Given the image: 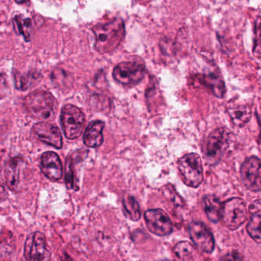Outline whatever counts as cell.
Wrapping results in <instances>:
<instances>
[{
  "label": "cell",
  "mask_w": 261,
  "mask_h": 261,
  "mask_svg": "<svg viewBox=\"0 0 261 261\" xmlns=\"http://www.w3.org/2000/svg\"><path fill=\"white\" fill-rule=\"evenodd\" d=\"M159 261H171V260H159Z\"/></svg>",
  "instance_id": "f546056e"
},
{
  "label": "cell",
  "mask_w": 261,
  "mask_h": 261,
  "mask_svg": "<svg viewBox=\"0 0 261 261\" xmlns=\"http://www.w3.org/2000/svg\"><path fill=\"white\" fill-rule=\"evenodd\" d=\"M228 113L235 126L243 127L251 119L252 111L248 105L231 103L228 107Z\"/></svg>",
  "instance_id": "2e32d148"
},
{
  "label": "cell",
  "mask_w": 261,
  "mask_h": 261,
  "mask_svg": "<svg viewBox=\"0 0 261 261\" xmlns=\"http://www.w3.org/2000/svg\"><path fill=\"white\" fill-rule=\"evenodd\" d=\"M221 219L224 225L230 230L240 228L248 219V208L245 201L234 197L224 202Z\"/></svg>",
  "instance_id": "5b68a950"
},
{
  "label": "cell",
  "mask_w": 261,
  "mask_h": 261,
  "mask_svg": "<svg viewBox=\"0 0 261 261\" xmlns=\"http://www.w3.org/2000/svg\"><path fill=\"white\" fill-rule=\"evenodd\" d=\"M260 221L261 214L259 210L253 214L247 226L248 234L257 244L260 243Z\"/></svg>",
  "instance_id": "44dd1931"
},
{
  "label": "cell",
  "mask_w": 261,
  "mask_h": 261,
  "mask_svg": "<svg viewBox=\"0 0 261 261\" xmlns=\"http://www.w3.org/2000/svg\"><path fill=\"white\" fill-rule=\"evenodd\" d=\"M38 77H40V75L38 73H29V74L18 76L15 82L17 89L21 90H27L30 86H32L33 83L38 82Z\"/></svg>",
  "instance_id": "603a6c76"
},
{
  "label": "cell",
  "mask_w": 261,
  "mask_h": 261,
  "mask_svg": "<svg viewBox=\"0 0 261 261\" xmlns=\"http://www.w3.org/2000/svg\"><path fill=\"white\" fill-rule=\"evenodd\" d=\"M146 74V68L143 64L136 62H122L113 69V77L123 85L132 87L143 81Z\"/></svg>",
  "instance_id": "52a82bcc"
},
{
  "label": "cell",
  "mask_w": 261,
  "mask_h": 261,
  "mask_svg": "<svg viewBox=\"0 0 261 261\" xmlns=\"http://www.w3.org/2000/svg\"><path fill=\"white\" fill-rule=\"evenodd\" d=\"M104 123L102 121L95 120L90 122L84 132L83 138L84 144L91 148L100 147L104 142Z\"/></svg>",
  "instance_id": "9a60e30c"
},
{
  "label": "cell",
  "mask_w": 261,
  "mask_h": 261,
  "mask_svg": "<svg viewBox=\"0 0 261 261\" xmlns=\"http://www.w3.org/2000/svg\"><path fill=\"white\" fill-rule=\"evenodd\" d=\"M9 91V86H8L7 81L5 76L2 73H0V99L6 97Z\"/></svg>",
  "instance_id": "d4e9b609"
},
{
  "label": "cell",
  "mask_w": 261,
  "mask_h": 261,
  "mask_svg": "<svg viewBox=\"0 0 261 261\" xmlns=\"http://www.w3.org/2000/svg\"><path fill=\"white\" fill-rule=\"evenodd\" d=\"M61 261H75L67 253H63L62 256L61 257Z\"/></svg>",
  "instance_id": "4316f807"
},
{
  "label": "cell",
  "mask_w": 261,
  "mask_h": 261,
  "mask_svg": "<svg viewBox=\"0 0 261 261\" xmlns=\"http://www.w3.org/2000/svg\"><path fill=\"white\" fill-rule=\"evenodd\" d=\"M235 136L229 129L220 128L210 134L207 142V156L214 161L223 158L234 149Z\"/></svg>",
  "instance_id": "3957f363"
},
{
  "label": "cell",
  "mask_w": 261,
  "mask_h": 261,
  "mask_svg": "<svg viewBox=\"0 0 261 261\" xmlns=\"http://www.w3.org/2000/svg\"><path fill=\"white\" fill-rule=\"evenodd\" d=\"M34 134L39 141L57 149L62 147V136L57 125L48 122H40L34 125Z\"/></svg>",
  "instance_id": "7c38bea8"
},
{
  "label": "cell",
  "mask_w": 261,
  "mask_h": 261,
  "mask_svg": "<svg viewBox=\"0 0 261 261\" xmlns=\"http://www.w3.org/2000/svg\"><path fill=\"white\" fill-rule=\"evenodd\" d=\"M123 206L126 216L130 220H139L141 217V210L139 202L133 196H127L123 199Z\"/></svg>",
  "instance_id": "ffe728a7"
},
{
  "label": "cell",
  "mask_w": 261,
  "mask_h": 261,
  "mask_svg": "<svg viewBox=\"0 0 261 261\" xmlns=\"http://www.w3.org/2000/svg\"><path fill=\"white\" fill-rule=\"evenodd\" d=\"M24 106L31 116L38 120H53L58 112V102L52 93L35 90L24 99Z\"/></svg>",
  "instance_id": "7a4b0ae2"
},
{
  "label": "cell",
  "mask_w": 261,
  "mask_h": 261,
  "mask_svg": "<svg viewBox=\"0 0 261 261\" xmlns=\"http://www.w3.org/2000/svg\"><path fill=\"white\" fill-rule=\"evenodd\" d=\"M178 169L182 180L188 187L197 188L204 179L203 166L198 153L185 155L178 161Z\"/></svg>",
  "instance_id": "277c9868"
},
{
  "label": "cell",
  "mask_w": 261,
  "mask_h": 261,
  "mask_svg": "<svg viewBox=\"0 0 261 261\" xmlns=\"http://www.w3.org/2000/svg\"><path fill=\"white\" fill-rule=\"evenodd\" d=\"M241 177L247 189L253 192L260 191V161L257 156L245 160L241 167Z\"/></svg>",
  "instance_id": "8fae6325"
},
{
  "label": "cell",
  "mask_w": 261,
  "mask_h": 261,
  "mask_svg": "<svg viewBox=\"0 0 261 261\" xmlns=\"http://www.w3.org/2000/svg\"><path fill=\"white\" fill-rule=\"evenodd\" d=\"M41 170L44 176L52 181H58L62 177L63 168L59 156L55 152L43 153L41 160Z\"/></svg>",
  "instance_id": "5bb4252c"
},
{
  "label": "cell",
  "mask_w": 261,
  "mask_h": 261,
  "mask_svg": "<svg viewBox=\"0 0 261 261\" xmlns=\"http://www.w3.org/2000/svg\"><path fill=\"white\" fill-rule=\"evenodd\" d=\"M61 122L66 138L76 139L82 134L85 116L79 108L68 104L61 110Z\"/></svg>",
  "instance_id": "8992f818"
},
{
  "label": "cell",
  "mask_w": 261,
  "mask_h": 261,
  "mask_svg": "<svg viewBox=\"0 0 261 261\" xmlns=\"http://www.w3.org/2000/svg\"><path fill=\"white\" fill-rule=\"evenodd\" d=\"M220 261H243V257L238 251H232L224 256Z\"/></svg>",
  "instance_id": "484cf974"
},
{
  "label": "cell",
  "mask_w": 261,
  "mask_h": 261,
  "mask_svg": "<svg viewBox=\"0 0 261 261\" xmlns=\"http://www.w3.org/2000/svg\"><path fill=\"white\" fill-rule=\"evenodd\" d=\"M73 167V160L69 156L66 160L65 168V182L68 189H75V170Z\"/></svg>",
  "instance_id": "cb8c5ba5"
},
{
  "label": "cell",
  "mask_w": 261,
  "mask_h": 261,
  "mask_svg": "<svg viewBox=\"0 0 261 261\" xmlns=\"http://www.w3.org/2000/svg\"><path fill=\"white\" fill-rule=\"evenodd\" d=\"M50 249L45 236L40 231H35L25 242V257L27 261H50Z\"/></svg>",
  "instance_id": "ba28073f"
},
{
  "label": "cell",
  "mask_w": 261,
  "mask_h": 261,
  "mask_svg": "<svg viewBox=\"0 0 261 261\" xmlns=\"http://www.w3.org/2000/svg\"><path fill=\"white\" fill-rule=\"evenodd\" d=\"M144 219L148 229L156 236L164 237L173 232V225L170 216L160 208L147 210Z\"/></svg>",
  "instance_id": "9c48e42d"
},
{
  "label": "cell",
  "mask_w": 261,
  "mask_h": 261,
  "mask_svg": "<svg viewBox=\"0 0 261 261\" xmlns=\"http://www.w3.org/2000/svg\"><path fill=\"white\" fill-rule=\"evenodd\" d=\"M25 168L26 161L20 156H15L8 161L5 168V176L8 187L12 191L18 192L21 190V176Z\"/></svg>",
  "instance_id": "4fadbf2b"
},
{
  "label": "cell",
  "mask_w": 261,
  "mask_h": 261,
  "mask_svg": "<svg viewBox=\"0 0 261 261\" xmlns=\"http://www.w3.org/2000/svg\"><path fill=\"white\" fill-rule=\"evenodd\" d=\"M12 26L17 35H21L25 41H30L31 32H32V19L21 15H16L12 20Z\"/></svg>",
  "instance_id": "d6986e66"
},
{
  "label": "cell",
  "mask_w": 261,
  "mask_h": 261,
  "mask_svg": "<svg viewBox=\"0 0 261 261\" xmlns=\"http://www.w3.org/2000/svg\"><path fill=\"white\" fill-rule=\"evenodd\" d=\"M202 83L216 97L222 98L225 96V84L220 75L217 73H209L204 75Z\"/></svg>",
  "instance_id": "ac0fdd59"
},
{
  "label": "cell",
  "mask_w": 261,
  "mask_h": 261,
  "mask_svg": "<svg viewBox=\"0 0 261 261\" xmlns=\"http://www.w3.org/2000/svg\"><path fill=\"white\" fill-rule=\"evenodd\" d=\"M176 256L182 261L193 260L195 255V248L191 244L187 242H179L175 247Z\"/></svg>",
  "instance_id": "7402d4cb"
},
{
  "label": "cell",
  "mask_w": 261,
  "mask_h": 261,
  "mask_svg": "<svg viewBox=\"0 0 261 261\" xmlns=\"http://www.w3.org/2000/svg\"><path fill=\"white\" fill-rule=\"evenodd\" d=\"M188 233L199 250L207 254L213 252L216 246L214 236L205 224L201 222H192L188 226Z\"/></svg>",
  "instance_id": "30bf717a"
},
{
  "label": "cell",
  "mask_w": 261,
  "mask_h": 261,
  "mask_svg": "<svg viewBox=\"0 0 261 261\" xmlns=\"http://www.w3.org/2000/svg\"><path fill=\"white\" fill-rule=\"evenodd\" d=\"M6 196V190H5V188L3 187V186L0 184V201L3 200V199H5Z\"/></svg>",
  "instance_id": "83f0119b"
},
{
  "label": "cell",
  "mask_w": 261,
  "mask_h": 261,
  "mask_svg": "<svg viewBox=\"0 0 261 261\" xmlns=\"http://www.w3.org/2000/svg\"><path fill=\"white\" fill-rule=\"evenodd\" d=\"M15 1L18 4H24V3H27L29 0H15Z\"/></svg>",
  "instance_id": "f1b7e54d"
},
{
  "label": "cell",
  "mask_w": 261,
  "mask_h": 261,
  "mask_svg": "<svg viewBox=\"0 0 261 261\" xmlns=\"http://www.w3.org/2000/svg\"><path fill=\"white\" fill-rule=\"evenodd\" d=\"M95 35V48L100 53H110L116 50L125 36V24L116 18L106 23L97 24L92 29Z\"/></svg>",
  "instance_id": "6da1fadb"
},
{
  "label": "cell",
  "mask_w": 261,
  "mask_h": 261,
  "mask_svg": "<svg viewBox=\"0 0 261 261\" xmlns=\"http://www.w3.org/2000/svg\"><path fill=\"white\" fill-rule=\"evenodd\" d=\"M222 204L223 203L221 202L220 199L214 195H208L204 197L202 202L203 208L207 217L211 222L217 223L220 221Z\"/></svg>",
  "instance_id": "e0dca14e"
}]
</instances>
